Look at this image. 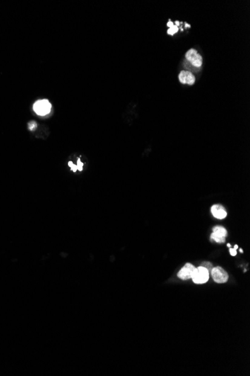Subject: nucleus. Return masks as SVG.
<instances>
[{
    "label": "nucleus",
    "mask_w": 250,
    "mask_h": 376,
    "mask_svg": "<svg viewBox=\"0 0 250 376\" xmlns=\"http://www.w3.org/2000/svg\"><path fill=\"white\" fill-rule=\"evenodd\" d=\"M178 29H178V27L177 26L174 25V26H173L170 27V28L168 29V31H167V33H168V35H170V36H173V35L175 34V33H178Z\"/></svg>",
    "instance_id": "nucleus-9"
},
{
    "label": "nucleus",
    "mask_w": 250,
    "mask_h": 376,
    "mask_svg": "<svg viewBox=\"0 0 250 376\" xmlns=\"http://www.w3.org/2000/svg\"><path fill=\"white\" fill-rule=\"evenodd\" d=\"M213 280L217 283H225L228 279V275L222 267H216L211 270Z\"/></svg>",
    "instance_id": "nucleus-4"
},
{
    "label": "nucleus",
    "mask_w": 250,
    "mask_h": 376,
    "mask_svg": "<svg viewBox=\"0 0 250 376\" xmlns=\"http://www.w3.org/2000/svg\"><path fill=\"white\" fill-rule=\"evenodd\" d=\"M185 57L187 60L191 65H193L195 68H200L202 65V57L197 52L196 50L190 49L186 53Z\"/></svg>",
    "instance_id": "nucleus-3"
},
{
    "label": "nucleus",
    "mask_w": 250,
    "mask_h": 376,
    "mask_svg": "<svg viewBox=\"0 0 250 376\" xmlns=\"http://www.w3.org/2000/svg\"><path fill=\"white\" fill-rule=\"evenodd\" d=\"M83 163H82L80 161V159H78V165L77 166V168L79 171H82V167H83Z\"/></svg>",
    "instance_id": "nucleus-13"
},
{
    "label": "nucleus",
    "mask_w": 250,
    "mask_h": 376,
    "mask_svg": "<svg viewBox=\"0 0 250 376\" xmlns=\"http://www.w3.org/2000/svg\"><path fill=\"white\" fill-rule=\"evenodd\" d=\"M240 252H243V249H240Z\"/></svg>",
    "instance_id": "nucleus-19"
},
{
    "label": "nucleus",
    "mask_w": 250,
    "mask_h": 376,
    "mask_svg": "<svg viewBox=\"0 0 250 376\" xmlns=\"http://www.w3.org/2000/svg\"><path fill=\"white\" fill-rule=\"evenodd\" d=\"M211 212H212L213 216L216 219H223L227 216V212H226L225 208L222 205H219V204L212 206Z\"/></svg>",
    "instance_id": "nucleus-8"
},
{
    "label": "nucleus",
    "mask_w": 250,
    "mask_h": 376,
    "mask_svg": "<svg viewBox=\"0 0 250 376\" xmlns=\"http://www.w3.org/2000/svg\"><path fill=\"white\" fill-rule=\"evenodd\" d=\"M227 236V231L222 226H216L213 228V233L211 234V240L215 242L222 243L225 242Z\"/></svg>",
    "instance_id": "nucleus-5"
},
{
    "label": "nucleus",
    "mask_w": 250,
    "mask_h": 376,
    "mask_svg": "<svg viewBox=\"0 0 250 376\" xmlns=\"http://www.w3.org/2000/svg\"><path fill=\"white\" fill-rule=\"evenodd\" d=\"M167 26H168L170 28V27H172V26H174V23H172V21H169L168 23H167Z\"/></svg>",
    "instance_id": "nucleus-15"
},
{
    "label": "nucleus",
    "mask_w": 250,
    "mask_h": 376,
    "mask_svg": "<svg viewBox=\"0 0 250 376\" xmlns=\"http://www.w3.org/2000/svg\"><path fill=\"white\" fill-rule=\"evenodd\" d=\"M202 267H205V268L209 271V270H211V268H212V264H211L210 262H204V263H202Z\"/></svg>",
    "instance_id": "nucleus-11"
},
{
    "label": "nucleus",
    "mask_w": 250,
    "mask_h": 376,
    "mask_svg": "<svg viewBox=\"0 0 250 376\" xmlns=\"http://www.w3.org/2000/svg\"><path fill=\"white\" fill-rule=\"evenodd\" d=\"M227 246H228V247H230V246H231V244H229V243H228V244H227Z\"/></svg>",
    "instance_id": "nucleus-18"
},
{
    "label": "nucleus",
    "mask_w": 250,
    "mask_h": 376,
    "mask_svg": "<svg viewBox=\"0 0 250 376\" xmlns=\"http://www.w3.org/2000/svg\"><path fill=\"white\" fill-rule=\"evenodd\" d=\"M229 252H230V254L232 256H235L237 255V252H236V249H234V248H231L230 249H229Z\"/></svg>",
    "instance_id": "nucleus-14"
},
{
    "label": "nucleus",
    "mask_w": 250,
    "mask_h": 376,
    "mask_svg": "<svg viewBox=\"0 0 250 376\" xmlns=\"http://www.w3.org/2000/svg\"><path fill=\"white\" fill-rule=\"evenodd\" d=\"M52 109V105L47 99L38 100L33 105V110L38 116H44L48 115Z\"/></svg>",
    "instance_id": "nucleus-1"
},
{
    "label": "nucleus",
    "mask_w": 250,
    "mask_h": 376,
    "mask_svg": "<svg viewBox=\"0 0 250 376\" xmlns=\"http://www.w3.org/2000/svg\"><path fill=\"white\" fill-rule=\"evenodd\" d=\"M185 26H187V27H190V25H189V24H187V23H186V24H185Z\"/></svg>",
    "instance_id": "nucleus-17"
},
{
    "label": "nucleus",
    "mask_w": 250,
    "mask_h": 376,
    "mask_svg": "<svg viewBox=\"0 0 250 376\" xmlns=\"http://www.w3.org/2000/svg\"><path fill=\"white\" fill-rule=\"evenodd\" d=\"M192 279L195 284H204L209 279V271L205 267H198L194 270Z\"/></svg>",
    "instance_id": "nucleus-2"
},
{
    "label": "nucleus",
    "mask_w": 250,
    "mask_h": 376,
    "mask_svg": "<svg viewBox=\"0 0 250 376\" xmlns=\"http://www.w3.org/2000/svg\"><path fill=\"white\" fill-rule=\"evenodd\" d=\"M37 122H35V121H31L29 122L28 123V129L29 131H32V132H33V131L36 130V129H37Z\"/></svg>",
    "instance_id": "nucleus-10"
},
{
    "label": "nucleus",
    "mask_w": 250,
    "mask_h": 376,
    "mask_svg": "<svg viewBox=\"0 0 250 376\" xmlns=\"http://www.w3.org/2000/svg\"><path fill=\"white\" fill-rule=\"evenodd\" d=\"M68 165H69L70 167H71V170H72L73 171H74V172H76V171L78 170V168H77V166L75 165V164H73V163L71 162V161H70V162L68 163Z\"/></svg>",
    "instance_id": "nucleus-12"
},
{
    "label": "nucleus",
    "mask_w": 250,
    "mask_h": 376,
    "mask_svg": "<svg viewBox=\"0 0 250 376\" xmlns=\"http://www.w3.org/2000/svg\"><path fill=\"white\" fill-rule=\"evenodd\" d=\"M195 267L191 264L188 263L184 265V267L178 272V276L182 280H187L192 279V274L194 273Z\"/></svg>",
    "instance_id": "nucleus-6"
},
{
    "label": "nucleus",
    "mask_w": 250,
    "mask_h": 376,
    "mask_svg": "<svg viewBox=\"0 0 250 376\" xmlns=\"http://www.w3.org/2000/svg\"><path fill=\"white\" fill-rule=\"evenodd\" d=\"M178 79L181 84L190 86L193 85L195 81V78L193 74L188 71H181L178 75Z\"/></svg>",
    "instance_id": "nucleus-7"
},
{
    "label": "nucleus",
    "mask_w": 250,
    "mask_h": 376,
    "mask_svg": "<svg viewBox=\"0 0 250 376\" xmlns=\"http://www.w3.org/2000/svg\"><path fill=\"white\" fill-rule=\"evenodd\" d=\"M234 249H236V250H237V249H238V245H235V247H234Z\"/></svg>",
    "instance_id": "nucleus-16"
}]
</instances>
